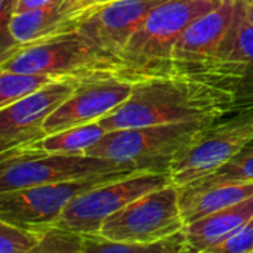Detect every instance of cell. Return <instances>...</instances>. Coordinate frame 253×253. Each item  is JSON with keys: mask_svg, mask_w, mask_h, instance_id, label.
<instances>
[{"mask_svg": "<svg viewBox=\"0 0 253 253\" xmlns=\"http://www.w3.org/2000/svg\"><path fill=\"white\" fill-rule=\"evenodd\" d=\"M236 113L233 99L208 84L181 76H166L133 83L130 96L102 116L105 132L150 125L213 122Z\"/></svg>", "mask_w": 253, "mask_h": 253, "instance_id": "obj_1", "label": "cell"}, {"mask_svg": "<svg viewBox=\"0 0 253 253\" xmlns=\"http://www.w3.org/2000/svg\"><path fill=\"white\" fill-rule=\"evenodd\" d=\"M222 0H165L132 34L119 55L117 76L136 83L172 76V55L184 30Z\"/></svg>", "mask_w": 253, "mask_h": 253, "instance_id": "obj_2", "label": "cell"}, {"mask_svg": "<svg viewBox=\"0 0 253 253\" xmlns=\"http://www.w3.org/2000/svg\"><path fill=\"white\" fill-rule=\"evenodd\" d=\"M211 122H182L107 132L84 154L108 160L138 173L169 172Z\"/></svg>", "mask_w": 253, "mask_h": 253, "instance_id": "obj_3", "label": "cell"}, {"mask_svg": "<svg viewBox=\"0 0 253 253\" xmlns=\"http://www.w3.org/2000/svg\"><path fill=\"white\" fill-rule=\"evenodd\" d=\"M0 71L92 79L117 74V61L90 44L79 31L16 46L0 59Z\"/></svg>", "mask_w": 253, "mask_h": 253, "instance_id": "obj_4", "label": "cell"}, {"mask_svg": "<svg viewBox=\"0 0 253 253\" xmlns=\"http://www.w3.org/2000/svg\"><path fill=\"white\" fill-rule=\"evenodd\" d=\"M0 162V193L77 181L105 172L129 170L84 153H34L19 147L1 151Z\"/></svg>", "mask_w": 253, "mask_h": 253, "instance_id": "obj_5", "label": "cell"}, {"mask_svg": "<svg viewBox=\"0 0 253 253\" xmlns=\"http://www.w3.org/2000/svg\"><path fill=\"white\" fill-rule=\"evenodd\" d=\"M252 141L253 108L211 122L200 136L173 162L169 170L172 184L184 187L215 172Z\"/></svg>", "mask_w": 253, "mask_h": 253, "instance_id": "obj_6", "label": "cell"}, {"mask_svg": "<svg viewBox=\"0 0 253 253\" xmlns=\"http://www.w3.org/2000/svg\"><path fill=\"white\" fill-rule=\"evenodd\" d=\"M179 188L169 184L150 191L107 218L99 230L105 239L123 243H151L184 228Z\"/></svg>", "mask_w": 253, "mask_h": 253, "instance_id": "obj_7", "label": "cell"}, {"mask_svg": "<svg viewBox=\"0 0 253 253\" xmlns=\"http://www.w3.org/2000/svg\"><path fill=\"white\" fill-rule=\"evenodd\" d=\"M185 79L227 93L236 113L253 108V27L242 18L237 0L234 21L218 52Z\"/></svg>", "mask_w": 253, "mask_h": 253, "instance_id": "obj_8", "label": "cell"}, {"mask_svg": "<svg viewBox=\"0 0 253 253\" xmlns=\"http://www.w3.org/2000/svg\"><path fill=\"white\" fill-rule=\"evenodd\" d=\"M133 173L138 172L114 170L77 181L43 184L0 193V219L31 230L53 225L70 202L79 194Z\"/></svg>", "mask_w": 253, "mask_h": 253, "instance_id": "obj_9", "label": "cell"}, {"mask_svg": "<svg viewBox=\"0 0 253 253\" xmlns=\"http://www.w3.org/2000/svg\"><path fill=\"white\" fill-rule=\"evenodd\" d=\"M172 184L169 172H144L107 182L79 194L61 213L56 225L82 234H99L102 222L135 199Z\"/></svg>", "mask_w": 253, "mask_h": 253, "instance_id": "obj_10", "label": "cell"}, {"mask_svg": "<svg viewBox=\"0 0 253 253\" xmlns=\"http://www.w3.org/2000/svg\"><path fill=\"white\" fill-rule=\"evenodd\" d=\"M104 4L86 0H52L36 9L12 15L1 24V56L16 46H28L79 31Z\"/></svg>", "mask_w": 253, "mask_h": 253, "instance_id": "obj_11", "label": "cell"}, {"mask_svg": "<svg viewBox=\"0 0 253 253\" xmlns=\"http://www.w3.org/2000/svg\"><path fill=\"white\" fill-rule=\"evenodd\" d=\"M80 82V79L74 77L61 79L0 108L1 151L42 138L44 135L43 125L47 117L76 92Z\"/></svg>", "mask_w": 253, "mask_h": 253, "instance_id": "obj_12", "label": "cell"}, {"mask_svg": "<svg viewBox=\"0 0 253 253\" xmlns=\"http://www.w3.org/2000/svg\"><path fill=\"white\" fill-rule=\"evenodd\" d=\"M132 89L133 83L117 74L84 79L76 92L47 117L43 125V133L47 135L98 122L123 104L130 96Z\"/></svg>", "mask_w": 253, "mask_h": 253, "instance_id": "obj_13", "label": "cell"}, {"mask_svg": "<svg viewBox=\"0 0 253 253\" xmlns=\"http://www.w3.org/2000/svg\"><path fill=\"white\" fill-rule=\"evenodd\" d=\"M236 15V0H222L219 6L194 19L178 39L172 55V76L187 77L218 52Z\"/></svg>", "mask_w": 253, "mask_h": 253, "instance_id": "obj_14", "label": "cell"}, {"mask_svg": "<svg viewBox=\"0 0 253 253\" xmlns=\"http://www.w3.org/2000/svg\"><path fill=\"white\" fill-rule=\"evenodd\" d=\"M162 1L165 0H116L107 3L83 22L79 33L101 52L114 58L119 65V55L132 34Z\"/></svg>", "mask_w": 253, "mask_h": 253, "instance_id": "obj_15", "label": "cell"}, {"mask_svg": "<svg viewBox=\"0 0 253 253\" xmlns=\"http://www.w3.org/2000/svg\"><path fill=\"white\" fill-rule=\"evenodd\" d=\"M253 216V196L184 225L191 252H208L222 243Z\"/></svg>", "mask_w": 253, "mask_h": 253, "instance_id": "obj_16", "label": "cell"}, {"mask_svg": "<svg viewBox=\"0 0 253 253\" xmlns=\"http://www.w3.org/2000/svg\"><path fill=\"white\" fill-rule=\"evenodd\" d=\"M253 196V184H225L202 190L179 188L181 212L185 224L240 203Z\"/></svg>", "mask_w": 253, "mask_h": 253, "instance_id": "obj_17", "label": "cell"}, {"mask_svg": "<svg viewBox=\"0 0 253 253\" xmlns=\"http://www.w3.org/2000/svg\"><path fill=\"white\" fill-rule=\"evenodd\" d=\"M105 133H107L105 129L98 122H92L87 125H80L59 132L43 135L39 139H34L28 144L18 145V147L34 153H61V154L86 153Z\"/></svg>", "mask_w": 253, "mask_h": 253, "instance_id": "obj_18", "label": "cell"}, {"mask_svg": "<svg viewBox=\"0 0 253 253\" xmlns=\"http://www.w3.org/2000/svg\"><path fill=\"white\" fill-rule=\"evenodd\" d=\"M191 252L184 228L172 236L151 243H123L102 237L101 234H84V253H188Z\"/></svg>", "mask_w": 253, "mask_h": 253, "instance_id": "obj_19", "label": "cell"}, {"mask_svg": "<svg viewBox=\"0 0 253 253\" xmlns=\"http://www.w3.org/2000/svg\"><path fill=\"white\" fill-rule=\"evenodd\" d=\"M225 184H253V141L215 172L178 188L202 190Z\"/></svg>", "mask_w": 253, "mask_h": 253, "instance_id": "obj_20", "label": "cell"}, {"mask_svg": "<svg viewBox=\"0 0 253 253\" xmlns=\"http://www.w3.org/2000/svg\"><path fill=\"white\" fill-rule=\"evenodd\" d=\"M67 77H56L49 74H30L15 71H0V108H4L56 80Z\"/></svg>", "mask_w": 253, "mask_h": 253, "instance_id": "obj_21", "label": "cell"}, {"mask_svg": "<svg viewBox=\"0 0 253 253\" xmlns=\"http://www.w3.org/2000/svg\"><path fill=\"white\" fill-rule=\"evenodd\" d=\"M39 246L34 253H84V234L61 225H47L37 230Z\"/></svg>", "mask_w": 253, "mask_h": 253, "instance_id": "obj_22", "label": "cell"}, {"mask_svg": "<svg viewBox=\"0 0 253 253\" xmlns=\"http://www.w3.org/2000/svg\"><path fill=\"white\" fill-rule=\"evenodd\" d=\"M39 242L37 230L0 219V253H34Z\"/></svg>", "mask_w": 253, "mask_h": 253, "instance_id": "obj_23", "label": "cell"}, {"mask_svg": "<svg viewBox=\"0 0 253 253\" xmlns=\"http://www.w3.org/2000/svg\"><path fill=\"white\" fill-rule=\"evenodd\" d=\"M211 253H253V216Z\"/></svg>", "mask_w": 253, "mask_h": 253, "instance_id": "obj_24", "label": "cell"}, {"mask_svg": "<svg viewBox=\"0 0 253 253\" xmlns=\"http://www.w3.org/2000/svg\"><path fill=\"white\" fill-rule=\"evenodd\" d=\"M49 1H52V0H12L10 3L0 4V6H1V12H9L12 16L15 13H21V12L30 10V9H36L39 6H43Z\"/></svg>", "mask_w": 253, "mask_h": 253, "instance_id": "obj_25", "label": "cell"}, {"mask_svg": "<svg viewBox=\"0 0 253 253\" xmlns=\"http://www.w3.org/2000/svg\"><path fill=\"white\" fill-rule=\"evenodd\" d=\"M237 9L242 18L253 27V0H237Z\"/></svg>", "mask_w": 253, "mask_h": 253, "instance_id": "obj_26", "label": "cell"}, {"mask_svg": "<svg viewBox=\"0 0 253 253\" xmlns=\"http://www.w3.org/2000/svg\"><path fill=\"white\" fill-rule=\"evenodd\" d=\"M89 3H93V4H107V3H111V1H116V0H86Z\"/></svg>", "mask_w": 253, "mask_h": 253, "instance_id": "obj_27", "label": "cell"}]
</instances>
